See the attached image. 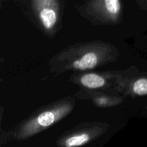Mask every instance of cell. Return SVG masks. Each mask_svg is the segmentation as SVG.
<instances>
[{
    "instance_id": "5b68a950",
    "label": "cell",
    "mask_w": 147,
    "mask_h": 147,
    "mask_svg": "<svg viewBox=\"0 0 147 147\" xmlns=\"http://www.w3.org/2000/svg\"><path fill=\"white\" fill-rule=\"evenodd\" d=\"M32 6L42 27L46 31H52L59 20L58 0H32Z\"/></svg>"
},
{
    "instance_id": "7a4b0ae2",
    "label": "cell",
    "mask_w": 147,
    "mask_h": 147,
    "mask_svg": "<svg viewBox=\"0 0 147 147\" xmlns=\"http://www.w3.org/2000/svg\"><path fill=\"white\" fill-rule=\"evenodd\" d=\"M74 106V100L69 99L40 109L20 125L13 137L17 141L25 140L49 129L70 114Z\"/></svg>"
},
{
    "instance_id": "9c48e42d",
    "label": "cell",
    "mask_w": 147,
    "mask_h": 147,
    "mask_svg": "<svg viewBox=\"0 0 147 147\" xmlns=\"http://www.w3.org/2000/svg\"><path fill=\"white\" fill-rule=\"evenodd\" d=\"M136 1L142 7H147V0H136Z\"/></svg>"
},
{
    "instance_id": "52a82bcc",
    "label": "cell",
    "mask_w": 147,
    "mask_h": 147,
    "mask_svg": "<svg viewBox=\"0 0 147 147\" xmlns=\"http://www.w3.org/2000/svg\"><path fill=\"white\" fill-rule=\"evenodd\" d=\"M115 77L116 75L113 74L85 73L74 75L71 77V80L88 90H97L110 86L109 80L115 78Z\"/></svg>"
},
{
    "instance_id": "277c9868",
    "label": "cell",
    "mask_w": 147,
    "mask_h": 147,
    "mask_svg": "<svg viewBox=\"0 0 147 147\" xmlns=\"http://www.w3.org/2000/svg\"><path fill=\"white\" fill-rule=\"evenodd\" d=\"M86 12L98 21L114 24L121 20V0H90L86 7Z\"/></svg>"
},
{
    "instance_id": "ba28073f",
    "label": "cell",
    "mask_w": 147,
    "mask_h": 147,
    "mask_svg": "<svg viewBox=\"0 0 147 147\" xmlns=\"http://www.w3.org/2000/svg\"><path fill=\"white\" fill-rule=\"evenodd\" d=\"M87 96L89 99L93 101V103L97 107L99 108H110L117 106L123 102V99L120 97L106 95L100 93H93L88 92Z\"/></svg>"
},
{
    "instance_id": "3957f363",
    "label": "cell",
    "mask_w": 147,
    "mask_h": 147,
    "mask_svg": "<svg viewBox=\"0 0 147 147\" xmlns=\"http://www.w3.org/2000/svg\"><path fill=\"white\" fill-rule=\"evenodd\" d=\"M107 123H92L78 126L73 131H67L57 140L60 146L73 147L84 146L100 136L107 131Z\"/></svg>"
},
{
    "instance_id": "8992f818",
    "label": "cell",
    "mask_w": 147,
    "mask_h": 147,
    "mask_svg": "<svg viewBox=\"0 0 147 147\" xmlns=\"http://www.w3.org/2000/svg\"><path fill=\"white\" fill-rule=\"evenodd\" d=\"M114 80L116 84V88L127 96H147V76L124 78L116 75Z\"/></svg>"
},
{
    "instance_id": "6da1fadb",
    "label": "cell",
    "mask_w": 147,
    "mask_h": 147,
    "mask_svg": "<svg viewBox=\"0 0 147 147\" xmlns=\"http://www.w3.org/2000/svg\"><path fill=\"white\" fill-rule=\"evenodd\" d=\"M118 55L117 48L111 43L94 41L77 44L55 55L50 61V70L57 74L68 70L86 71L114 62Z\"/></svg>"
}]
</instances>
